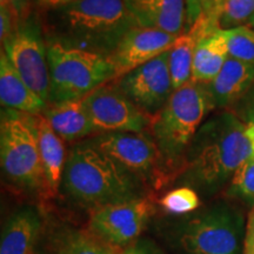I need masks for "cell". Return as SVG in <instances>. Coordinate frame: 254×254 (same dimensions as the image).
<instances>
[{
	"mask_svg": "<svg viewBox=\"0 0 254 254\" xmlns=\"http://www.w3.org/2000/svg\"><path fill=\"white\" fill-rule=\"evenodd\" d=\"M252 154L247 124L234 112L224 111L199 127L185 154L180 177L190 189L213 194L231 182Z\"/></svg>",
	"mask_w": 254,
	"mask_h": 254,
	"instance_id": "cell-1",
	"label": "cell"
},
{
	"mask_svg": "<svg viewBox=\"0 0 254 254\" xmlns=\"http://www.w3.org/2000/svg\"><path fill=\"white\" fill-rule=\"evenodd\" d=\"M134 26L124 0H75L46 11L47 41L105 57Z\"/></svg>",
	"mask_w": 254,
	"mask_h": 254,
	"instance_id": "cell-2",
	"label": "cell"
},
{
	"mask_svg": "<svg viewBox=\"0 0 254 254\" xmlns=\"http://www.w3.org/2000/svg\"><path fill=\"white\" fill-rule=\"evenodd\" d=\"M144 185L87 140L69 152L62 189L81 207L95 209L144 198Z\"/></svg>",
	"mask_w": 254,
	"mask_h": 254,
	"instance_id": "cell-3",
	"label": "cell"
},
{
	"mask_svg": "<svg viewBox=\"0 0 254 254\" xmlns=\"http://www.w3.org/2000/svg\"><path fill=\"white\" fill-rule=\"evenodd\" d=\"M212 109L207 85L190 81L173 91L165 106L151 119L152 138L168 170L184 164L190 141Z\"/></svg>",
	"mask_w": 254,
	"mask_h": 254,
	"instance_id": "cell-4",
	"label": "cell"
},
{
	"mask_svg": "<svg viewBox=\"0 0 254 254\" xmlns=\"http://www.w3.org/2000/svg\"><path fill=\"white\" fill-rule=\"evenodd\" d=\"M170 241L177 254H243L246 225L239 209L219 201L173 224Z\"/></svg>",
	"mask_w": 254,
	"mask_h": 254,
	"instance_id": "cell-5",
	"label": "cell"
},
{
	"mask_svg": "<svg viewBox=\"0 0 254 254\" xmlns=\"http://www.w3.org/2000/svg\"><path fill=\"white\" fill-rule=\"evenodd\" d=\"M0 161L2 174L12 185L49 195L33 114L2 109Z\"/></svg>",
	"mask_w": 254,
	"mask_h": 254,
	"instance_id": "cell-6",
	"label": "cell"
},
{
	"mask_svg": "<svg viewBox=\"0 0 254 254\" xmlns=\"http://www.w3.org/2000/svg\"><path fill=\"white\" fill-rule=\"evenodd\" d=\"M50 68L49 104L82 99L101 85L114 80V68L109 57L46 43Z\"/></svg>",
	"mask_w": 254,
	"mask_h": 254,
	"instance_id": "cell-7",
	"label": "cell"
},
{
	"mask_svg": "<svg viewBox=\"0 0 254 254\" xmlns=\"http://www.w3.org/2000/svg\"><path fill=\"white\" fill-rule=\"evenodd\" d=\"M87 141L109 155L144 186L159 189L170 177L158 145L145 133H100Z\"/></svg>",
	"mask_w": 254,
	"mask_h": 254,
	"instance_id": "cell-8",
	"label": "cell"
},
{
	"mask_svg": "<svg viewBox=\"0 0 254 254\" xmlns=\"http://www.w3.org/2000/svg\"><path fill=\"white\" fill-rule=\"evenodd\" d=\"M43 31L33 13L18 21L12 34L2 43L8 62L27 86L49 104L50 68Z\"/></svg>",
	"mask_w": 254,
	"mask_h": 254,
	"instance_id": "cell-9",
	"label": "cell"
},
{
	"mask_svg": "<svg viewBox=\"0 0 254 254\" xmlns=\"http://www.w3.org/2000/svg\"><path fill=\"white\" fill-rule=\"evenodd\" d=\"M82 100L97 133H141L151 124L150 116L133 104L114 82L101 85Z\"/></svg>",
	"mask_w": 254,
	"mask_h": 254,
	"instance_id": "cell-10",
	"label": "cell"
},
{
	"mask_svg": "<svg viewBox=\"0 0 254 254\" xmlns=\"http://www.w3.org/2000/svg\"><path fill=\"white\" fill-rule=\"evenodd\" d=\"M152 214L153 205L144 196L95 209L88 228L107 243L123 249L135 243Z\"/></svg>",
	"mask_w": 254,
	"mask_h": 254,
	"instance_id": "cell-11",
	"label": "cell"
},
{
	"mask_svg": "<svg viewBox=\"0 0 254 254\" xmlns=\"http://www.w3.org/2000/svg\"><path fill=\"white\" fill-rule=\"evenodd\" d=\"M168 56L170 53L167 51L113 80L133 104L147 114L158 113L174 91L168 67Z\"/></svg>",
	"mask_w": 254,
	"mask_h": 254,
	"instance_id": "cell-12",
	"label": "cell"
},
{
	"mask_svg": "<svg viewBox=\"0 0 254 254\" xmlns=\"http://www.w3.org/2000/svg\"><path fill=\"white\" fill-rule=\"evenodd\" d=\"M177 38L157 28L132 27L109 56L114 68V80L170 51Z\"/></svg>",
	"mask_w": 254,
	"mask_h": 254,
	"instance_id": "cell-13",
	"label": "cell"
},
{
	"mask_svg": "<svg viewBox=\"0 0 254 254\" xmlns=\"http://www.w3.org/2000/svg\"><path fill=\"white\" fill-rule=\"evenodd\" d=\"M138 26L179 37L186 33L185 0H124Z\"/></svg>",
	"mask_w": 254,
	"mask_h": 254,
	"instance_id": "cell-14",
	"label": "cell"
},
{
	"mask_svg": "<svg viewBox=\"0 0 254 254\" xmlns=\"http://www.w3.org/2000/svg\"><path fill=\"white\" fill-rule=\"evenodd\" d=\"M254 84V65L231 58L209 81L207 90L213 109H228L243 99Z\"/></svg>",
	"mask_w": 254,
	"mask_h": 254,
	"instance_id": "cell-15",
	"label": "cell"
},
{
	"mask_svg": "<svg viewBox=\"0 0 254 254\" xmlns=\"http://www.w3.org/2000/svg\"><path fill=\"white\" fill-rule=\"evenodd\" d=\"M41 219L33 207H23L6 221L0 241V254H34Z\"/></svg>",
	"mask_w": 254,
	"mask_h": 254,
	"instance_id": "cell-16",
	"label": "cell"
},
{
	"mask_svg": "<svg viewBox=\"0 0 254 254\" xmlns=\"http://www.w3.org/2000/svg\"><path fill=\"white\" fill-rule=\"evenodd\" d=\"M34 125L37 129L38 144L44 172H45L49 195L53 196L58 193L62 186L64 168L67 158L65 155V146L63 139L57 134L45 117L33 114Z\"/></svg>",
	"mask_w": 254,
	"mask_h": 254,
	"instance_id": "cell-17",
	"label": "cell"
},
{
	"mask_svg": "<svg viewBox=\"0 0 254 254\" xmlns=\"http://www.w3.org/2000/svg\"><path fill=\"white\" fill-rule=\"evenodd\" d=\"M43 116L63 140H78L97 133L82 99L47 104Z\"/></svg>",
	"mask_w": 254,
	"mask_h": 254,
	"instance_id": "cell-18",
	"label": "cell"
},
{
	"mask_svg": "<svg viewBox=\"0 0 254 254\" xmlns=\"http://www.w3.org/2000/svg\"><path fill=\"white\" fill-rule=\"evenodd\" d=\"M0 101L4 109L27 114H41L47 107V103L34 93L18 74L4 51L0 56Z\"/></svg>",
	"mask_w": 254,
	"mask_h": 254,
	"instance_id": "cell-19",
	"label": "cell"
},
{
	"mask_svg": "<svg viewBox=\"0 0 254 254\" xmlns=\"http://www.w3.org/2000/svg\"><path fill=\"white\" fill-rule=\"evenodd\" d=\"M225 32L218 30L198 41L194 51L192 81L208 84L217 77L228 59Z\"/></svg>",
	"mask_w": 254,
	"mask_h": 254,
	"instance_id": "cell-20",
	"label": "cell"
},
{
	"mask_svg": "<svg viewBox=\"0 0 254 254\" xmlns=\"http://www.w3.org/2000/svg\"><path fill=\"white\" fill-rule=\"evenodd\" d=\"M53 254H123L124 249L107 243L93 231L66 228L53 238Z\"/></svg>",
	"mask_w": 254,
	"mask_h": 254,
	"instance_id": "cell-21",
	"label": "cell"
},
{
	"mask_svg": "<svg viewBox=\"0 0 254 254\" xmlns=\"http://www.w3.org/2000/svg\"><path fill=\"white\" fill-rule=\"evenodd\" d=\"M254 15V0H213L208 12L200 18L222 31L246 26Z\"/></svg>",
	"mask_w": 254,
	"mask_h": 254,
	"instance_id": "cell-22",
	"label": "cell"
},
{
	"mask_svg": "<svg viewBox=\"0 0 254 254\" xmlns=\"http://www.w3.org/2000/svg\"><path fill=\"white\" fill-rule=\"evenodd\" d=\"M199 38L193 32H186L177 38L174 45L168 51V67L174 91L192 81L193 58Z\"/></svg>",
	"mask_w": 254,
	"mask_h": 254,
	"instance_id": "cell-23",
	"label": "cell"
},
{
	"mask_svg": "<svg viewBox=\"0 0 254 254\" xmlns=\"http://www.w3.org/2000/svg\"><path fill=\"white\" fill-rule=\"evenodd\" d=\"M224 32L228 56L239 62L254 65V28L246 25Z\"/></svg>",
	"mask_w": 254,
	"mask_h": 254,
	"instance_id": "cell-24",
	"label": "cell"
},
{
	"mask_svg": "<svg viewBox=\"0 0 254 254\" xmlns=\"http://www.w3.org/2000/svg\"><path fill=\"white\" fill-rule=\"evenodd\" d=\"M159 204L168 214L185 215L194 213L200 207V198L195 190L184 186L166 193Z\"/></svg>",
	"mask_w": 254,
	"mask_h": 254,
	"instance_id": "cell-25",
	"label": "cell"
},
{
	"mask_svg": "<svg viewBox=\"0 0 254 254\" xmlns=\"http://www.w3.org/2000/svg\"><path fill=\"white\" fill-rule=\"evenodd\" d=\"M227 195L254 206V155L247 159L232 177Z\"/></svg>",
	"mask_w": 254,
	"mask_h": 254,
	"instance_id": "cell-26",
	"label": "cell"
},
{
	"mask_svg": "<svg viewBox=\"0 0 254 254\" xmlns=\"http://www.w3.org/2000/svg\"><path fill=\"white\" fill-rule=\"evenodd\" d=\"M186 2V32L195 24V21L207 13L213 0H185Z\"/></svg>",
	"mask_w": 254,
	"mask_h": 254,
	"instance_id": "cell-27",
	"label": "cell"
},
{
	"mask_svg": "<svg viewBox=\"0 0 254 254\" xmlns=\"http://www.w3.org/2000/svg\"><path fill=\"white\" fill-rule=\"evenodd\" d=\"M15 25H17V19L12 12L11 5L0 4V39H1V44L11 36L12 32L14 31Z\"/></svg>",
	"mask_w": 254,
	"mask_h": 254,
	"instance_id": "cell-28",
	"label": "cell"
},
{
	"mask_svg": "<svg viewBox=\"0 0 254 254\" xmlns=\"http://www.w3.org/2000/svg\"><path fill=\"white\" fill-rule=\"evenodd\" d=\"M237 114L246 124H254V84L245 97L237 104Z\"/></svg>",
	"mask_w": 254,
	"mask_h": 254,
	"instance_id": "cell-29",
	"label": "cell"
},
{
	"mask_svg": "<svg viewBox=\"0 0 254 254\" xmlns=\"http://www.w3.org/2000/svg\"><path fill=\"white\" fill-rule=\"evenodd\" d=\"M9 5H11L12 12H13L18 23V21L25 20V19L30 17V14L32 13L33 0H9Z\"/></svg>",
	"mask_w": 254,
	"mask_h": 254,
	"instance_id": "cell-30",
	"label": "cell"
},
{
	"mask_svg": "<svg viewBox=\"0 0 254 254\" xmlns=\"http://www.w3.org/2000/svg\"><path fill=\"white\" fill-rule=\"evenodd\" d=\"M123 254H160L155 247L145 240L135 241L132 245L124 249Z\"/></svg>",
	"mask_w": 254,
	"mask_h": 254,
	"instance_id": "cell-31",
	"label": "cell"
},
{
	"mask_svg": "<svg viewBox=\"0 0 254 254\" xmlns=\"http://www.w3.org/2000/svg\"><path fill=\"white\" fill-rule=\"evenodd\" d=\"M243 254H254V212L251 211L249 220L246 224L245 243H244Z\"/></svg>",
	"mask_w": 254,
	"mask_h": 254,
	"instance_id": "cell-32",
	"label": "cell"
},
{
	"mask_svg": "<svg viewBox=\"0 0 254 254\" xmlns=\"http://www.w3.org/2000/svg\"><path fill=\"white\" fill-rule=\"evenodd\" d=\"M75 1V0H33V4L37 6L38 8L43 9V11H50L59 6L66 5L68 2Z\"/></svg>",
	"mask_w": 254,
	"mask_h": 254,
	"instance_id": "cell-33",
	"label": "cell"
},
{
	"mask_svg": "<svg viewBox=\"0 0 254 254\" xmlns=\"http://www.w3.org/2000/svg\"><path fill=\"white\" fill-rule=\"evenodd\" d=\"M247 132H249V136L251 139V142H252V155H254V124H247Z\"/></svg>",
	"mask_w": 254,
	"mask_h": 254,
	"instance_id": "cell-34",
	"label": "cell"
},
{
	"mask_svg": "<svg viewBox=\"0 0 254 254\" xmlns=\"http://www.w3.org/2000/svg\"><path fill=\"white\" fill-rule=\"evenodd\" d=\"M247 26L254 28V15L252 17V19H251V20H250V23H249V25H247Z\"/></svg>",
	"mask_w": 254,
	"mask_h": 254,
	"instance_id": "cell-35",
	"label": "cell"
},
{
	"mask_svg": "<svg viewBox=\"0 0 254 254\" xmlns=\"http://www.w3.org/2000/svg\"><path fill=\"white\" fill-rule=\"evenodd\" d=\"M252 209H253V212H254V206H253V208H252Z\"/></svg>",
	"mask_w": 254,
	"mask_h": 254,
	"instance_id": "cell-36",
	"label": "cell"
}]
</instances>
